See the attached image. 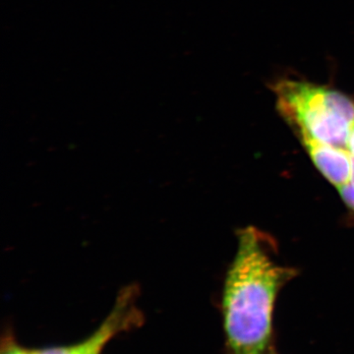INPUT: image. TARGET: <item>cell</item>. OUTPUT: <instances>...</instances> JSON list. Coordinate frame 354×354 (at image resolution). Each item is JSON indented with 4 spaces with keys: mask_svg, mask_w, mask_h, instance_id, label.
Returning a JSON list of instances; mask_svg holds the SVG:
<instances>
[{
    "mask_svg": "<svg viewBox=\"0 0 354 354\" xmlns=\"http://www.w3.org/2000/svg\"><path fill=\"white\" fill-rule=\"evenodd\" d=\"M1 354H37V349L25 348L12 335H7L2 339Z\"/></svg>",
    "mask_w": 354,
    "mask_h": 354,
    "instance_id": "5",
    "label": "cell"
},
{
    "mask_svg": "<svg viewBox=\"0 0 354 354\" xmlns=\"http://www.w3.org/2000/svg\"><path fill=\"white\" fill-rule=\"evenodd\" d=\"M265 354H278L276 351V348L272 349V351H270L269 353H265Z\"/></svg>",
    "mask_w": 354,
    "mask_h": 354,
    "instance_id": "8",
    "label": "cell"
},
{
    "mask_svg": "<svg viewBox=\"0 0 354 354\" xmlns=\"http://www.w3.org/2000/svg\"><path fill=\"white\" fill-rule=\"evenodd\" d=\"M138 295L136 286H127L120 290L109 315L87 339L71 346L37 349V354H102L114 337L141 325L143 315L137 306Z\"/></svg>",
    "mask_w": 354,
    "mask_h": 354,
    "instance_id": "3",
    "label": "cell"
},
{
    "mask_svg": "<svg viewBox=\"0 0 354 354\" xmlns=\"http://www.w3.org/2000/svg\"><path fill=\"white\" fill-rule=\"evenodd\" d=\"M353 157V171L348 183L339 188L342 199L346 203V206L354 212V157Z\"/></svg>",
    "mask_w": 354,
    "mask_h": 354,
    "instance_id": "6",
    "label": "cell"
},
{
    "mask_svg": "<svg viewBox=\"0 0 354 354\" xmlns=\"http://www.w3.org/2000/svg\"><path fill=\"white\" fill-rule=\"evenodd\" d=\"M274 244L257 228L239 232L221 295L227 354H265L274 348L277 298L297 271L274 260Z\"/></svg>",
    "mask_w": 354,
    "mask_h": 354,
    "instance_id": "1",
    "label": "cell"
},
{
    "mask_svg": "<svg viewBox=\"0 0 354 354\" xmlns=\"http://www.w3.org/2000/svg\"><path fill=\"white\" fill-rule=\"evenodd\" d=\"M346 149L351 153V155L354 157V124L353 125V128H351V133H349Z\"/></svg>",
    "mask_w": 354,
    "mask_h": 354,
    "instance_id": "7",
    "label": "cell"
},
{
    "mask_svg": "<svg viewBox=\"0 0 354 354\" xmlns=\"http://www.w3.org/2000/svg\"><path fill=\"white\" fill-rule=\"evenodd\" d=\"M279 113L305 134L346 149L354 124V100L326 86L283 79L274 85Z\"/></svg>",
    "mask_w": 354,
    "mask_h": 354,
    "instance_id": "2",
    "label": "cell"
},
{
    "mask_svg": "<svg viewBox=\"0 0 354 354\" xmlns=\"http://www.w3.org/2000/svg\"><path fill=\"white\" fill-rule=\"evenodd\" d=\"M300 141L319 171L337 189L348 183L353 171V157L346 149L318 141L308 135Z\"/></svg>",
    "mask_w": 354,
    "mask_h": 354,
    "instance_id": "4",
    "label": "cell"
}]
</instances>
